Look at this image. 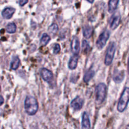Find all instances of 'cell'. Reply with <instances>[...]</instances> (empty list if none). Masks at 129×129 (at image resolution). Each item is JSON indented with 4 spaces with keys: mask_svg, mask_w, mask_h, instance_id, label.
<instances>
[{
    "mask_svg": "<svg viewBox=\"0 0 129 129\" xmlns=\"http://www.w3.org/2000/svg\"><path fill=\"white\" fill-rule=\"evenodd\" d=\"M4 103V98H3L2 96L0 95V106L1 105L3 104Z\"/></svg>",
    "mask_w": 129,
    "mask_h": 129,
    "instance_id": "cb8c5ba5",
    "label": "cell"
},
{
    "mask_svg": "<svg viewBox=\"0 0 129 129\" xmlns=\"http://www.w3.org/2000/svg\"><path fill=\"white\" fill-rule=\"evenodd\" d=\"M82 47H83V50H84L85 51H87V50L89 49V44H88V42L86 40H83V46Z\"/></svg>",
    "mask_w": 129,
    "mask_h": 129,
    "instance_id": "7402d4cb",
    "label": "cell"
},
{
    "mask_svg": "<svg viewBox=\"0 0 129 129\" xmlns=\"http://www.w3.org/2000/svg\"><path fill=\"white\" fill-rule=\"evenodd\" d=\"M15 12V9L12 7H6L2 11L1 15L5 19H10Z\"/></svg>",
    "mask_w": 129,
    "mask_h": 129,
    "instance_id": "8fae6325",
    "label": "cell"
},
{
    "mask_svg": "<svg viewBox=\"0 0 129 129\" xmlns=\"http://www.w3.org/2000/svg\"><path fill=\"white\" fill-rule=\"evenodd\" d=\"M119 1L118 0H111L108 2V11L110 13H113L117 9Z\"/></svg>",
    "mask_w": 129,
    "mask_h": 129,
    "instance_id": "9a60e30c",
    "label": "cell"
},
{
    "mask_svg": "<svg viewBox=\"0 0 129 129\" xmlns=\"http://www.w3.org/2000/svg\"><path fill=\"white\" fill-rule=\"evenodd\" d=\"M50 40V37L47 34H44L42 35V37L40 39V44L42 45H46L49 42Z\"/></svg>",
    "mask_w": 129,
    "mask_h": 129,
    "instance_id": "ac0fdd59",
    "label": "cell"
},
{
    "mask_svg": "<svg viewBox=\"0 0 129 129\" xmlns=\"http://www.w3.org/2000/svg\"><path fill=\"white\" fill-rule=\"evenodd\" d=\"M20 60L17 56H15L13 58V60L11 62V68L14 70H16L20 66Z\"/></svg>",
    "mask_w": 129,
    "mask_h": 129,
    "instance_id": "e0dca14e",
    "label": "cell"
},
{
    "mask_svg": "<svg viewBox=\"0 0 129 129\" xmlns=\"http://www.w3.org/2000/svg\"><path fill=\"white\" fill-rule=\"evenodd\" d=\"M129 103V88H125L122 92L117 105V110L119 112H124Z\"/></svg>",
    "mask_w": 129,
    "mask_h": 129,
    "instance_id": "7a4b0ae2",
    "label": "cell"
},
{
    "mask_svg": "<svg viewBox=\"0 0 129 129\" xmlns=\"http://www.w3.org/2000/svg\"><path fill=\"white\" fill-rule=\"evenodd\" d=\"M71 49L74 54H78L80 50L79 40L77 37H74L71 43Z\"/></svg>",
    "mask_w": 129,
    "mask_h": 129,
    "instance_id": "9c48e42d",
    "label": "cell"
},
{
    "mask_svg": "<svg viewBox=\"0 0 129 129\" xmlns=\"http://www.w3.org/2000/svg\"><path fill=\"white\" fill-rule=\"evenodd\" d=\"M84 104V100L79 96L76 97L71 103V106L74 110H79L83 107Z\"/></svg>",
    "mask_w": 129,
    "mask_h": 129,
    "instance_id": "ba28073f",
    "label": "cell"
},
{
    "mask_svg": "<svg viewBox=\"0 0 129 129\" xmlns=\"http://www.w3.org/2000/svg\"><path fill=\"white\" fill-rule=\"evenodd\" d=\"M107 96V86L101 83L96 88V101L98 104H101L105 100Z\"/></svg>",
    "mask_w": 129,
    "mask_h": 129,
    "instance_id": "3957f363",
    "label": "cell"
},
{
    "mask_svg": "<svg viewBox=\"0 0 129 129\" xmlns=\"http://www.w3.org/2000/svg\"><path fill=\"white\" fill-rule=\"evenodd\" d=\"M60 51V46L59 44H54V50L53 52L55 54H58Z\"/></svg>",
    "mask_w": 129,
    "mask_h": 129,
    "instance_id": "44dd1931",
    "label": "cell"
},
{
    "mask_svg": "<svg viewBox=\"0 0 129 129\" xmlns=\"http://www.w3.org/2000/svg\"><path fill=\"white\" fill-rule=\"evenodd\" d=\"M110 34V31L108 30H105L100 35L96 41V47L98 49L101 50L104 47L107 40L109 39Z\"/></svg>",
    "mask_w": 129,
    "mask_h": 129,
    "instance_id": "5b68a950",
    "label": "cell"
},
{
    "mask_svg": "<svg viewBox=\"0 0 129 129\" xmlns=\"http://www.w3.org/2000/svg\"><path fill=\"white\" fill-rule=\"evenodd\" d=\"M58 26L57 24H52V25H50L49 28V30L52 34H55L58 31Z\"/></svg>",
    "mask_w": 129,
    "mask_h": 129,
    "instance_id": "ffe728a7",
    "label": "cell"
},
{
    "mask_svg": "<svg viewBox=\"0 0 129 129\" xmlns=\"http://www.w3.org/2000/svg\"><path fill=\"white\" fill-rule=\"evenodd\" d=\"M128 74H129V57H128Z\"/></svg>",
    "mask_w": 129,
    "mask_h": 129,
    "instance_id": "d4e9b609",
    "label": "cell"
},
{
    "mask_svg": "<svg viewBox=\"0 0 129 129\" xmlns=\"http://www.w3.org/2000/svg\"><path fill=\"white\" fill-rule=\"evenodd\" d=\"M0 90H1V86H0Z\"/></svg>",
    "mask_w": 129,
    "mask_h": 129,
    "instance_id": "484cf974",
    "label": "cell"
},
{
    "mask_svg": "<svg viewBox=\"0 0 129 129\" xmlns=\"http://www.w3.org/2000/svg\"><path fill=\"white\" fill-rule=\"evenodd\" d=\"M116 50V44L114 42H112L108 45L106 52L105 58V64L106 66L110 65L112 63L114 58L115 53Z\"/></svg>",
    "mask_w": 129,
    "mask_h": 129,
    "instance_id": "277c9868",
    "label": "cell"
},
{
    "mask_svg": "<svg viewBox=\"0 0 129 129\" xmlns=\"http://www.w3.org/2000/svg\"><path fill=\"white\" fill-rule=\"evenodd\" d=\"M91 123L89 116L86 112H84L82 117V129H90Z\"/></svg>",
    "mask_w": 129,
    "mask_h": 129,
    "instance_id": "4fadbf2b",
    "label": "cell"
},
{
    "mask_svg": "<svg viewBox=\"0 0 129 129\" xmlns=\"http://www.w3.org/2000/svg\"><path fill=\"white\" fill-rule=\"evenodd\" d=\"M93 29L89 25H85V26H83V36L86 39H89V37H91L93 34Z\"/></svg>",
    "mask_w": 129,
    "mask_h": 129,
    "instance_id": "5bb4252c",
    "label": "cell"
},
{
    "mask_svg": "<svg viewBox=\"0 0 129 129\" xmlns=\"http://www.w3.org/2000/svg\"><path fill=\"white\" fill-rule=\"evenodd\" d=\"M39 104L36 98L31 96H26L25 101V110L29 115H34L37 112Z\"/></svg>",
    "mask_w": 129,
    "mask_h": 129,
    "instance_id": "6da1fadb",
    "label": "cell"
},
{
    "mask_svg": "<svg viewBox=\"0 0 129 129\" xmlns=\"http://www.w3.org/2000/svg\"><path fill=\"white\" fill-rule=\"evenodd\" d=\"M28 2V0H25V1H24V0H20V1H19V4H20V6H23V5H25V4L27 3Z\"/></svg>",
    "mask_w": 129,
    "mask_h": 129,
    "instance_id": "603a6c76",
    "label": "cell"
},
{
    "mask_svg": "<svg viewBox=\"0 0 129 129\" xmlns=\"http://www.w3.org/2000/svg\"><path fill=\"white\" fill-rule=\"evenodd\" d=\"M79 55L78 54H74L70 58L69 60V62H68V68L70 69H76L78 65V60H79Z\"/></svg>",
    "mask_w": 129,
    "mask_h": 129,
    "instance_id": "7c38bea8",
    "label": "cell"
},
{
    "mask_svg": "<svg viewBox=\"0 0 129 129\" xmlns=\"http://www.w3.org/2000/svg\"><path fill=\"white\" fill-rule=\"evenodd\" d=\"M125 78L123 71H115L113 76V79L116 83H120L123 81Z\"/></svg>",
    "mask_w": 129,
    "mask_h": 129,
    "instance_id": "30bf717a",
    "label": "cell"
},
{
    "mask_svg": "<svg viewBox=\"0 0 129 129\" xmlns=\"http://www.w3.org/2000/svg\"><path fill=\"white\" fill-rule=\"evenodd\" d=\"M6 31L10 34H13L16 31V26L15 25V23H10L8 24V25L6 26Z\"/></svg>",
    "mask_w": 129,
    "mask_h": 129,
    "instance_id": "d6986e66",
    "label": "cell"
},
{
    "mask_svg": "<svg viewBox=\"0 0 129 129\" xmlns=\"http://www.w3.org/2000/svg\"><path fill=\"white\" fill-rule=\"evenodd\" d=\"M40 75L44 81L49 83H50L54 78L52 72L46 68H42L40 70Z\"/></svg>",
    "mask_w": 129,
    "mask_h": 129,
    "instance_id": "52a82bcc",
    "label": "cell"
},
{
    "mask_svg": "<svg viewBox=\"0 0 129 129\" xmlns=\"http://www.w3.org/2000/svg\"><path fill=\"white\" fill-rule=\"evenodd\" d=\"M94 74H95V72H94V70H89L85 73L84 76V78H83V79H84V81L86 82V83H88L92 78L94 77Z\"/></svg>",
    "mask_w": 129,
    "mask_h": 129,
    "instance_id": "2e32d148",
    "label": "cell"
},
{
    "mask_svg": "<svg viewBox=\"0 0 129 129\" xmlns=\"http://www.w3.org/2000/svg\"><path fill=\"white\" fill-rule=\"evenodd\" d=\"M120 14L118 11L115 12L111 16V18H110L109 23L110 26V28L112 30H115V29H116L118 27L120 24Z\"/></svg>",
    "mask_w": 129,
    "mask_h": 129,
    "instance_id": "8992f818",
    "label": "cell"
}]
</instances>
